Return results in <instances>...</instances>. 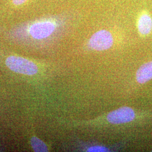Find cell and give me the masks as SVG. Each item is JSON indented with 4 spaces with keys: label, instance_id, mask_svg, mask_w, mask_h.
I'll return each instance as SVG.
<instances>
[{
    "label": "cell",
    "instance_id": "obj_1",
    "mask_svg": "<svg viewBox=\"0 0 152 152\" xmlns=\"http://www.w3.org/2000/svg\"><path fill=\"white\" fill-rule=\"evenodd\" d=\"M61 24L59 17H42L19 25L12 33L16 38L41 41L51 36Z\"/></svg>",
    "mask_w": 152,
    "mask_h": 152
},
{
    "label": "cell",
    "instance_id": "obj_2",
    "mask_svg": "<svg viewBox=\"0 0 152 152\" xmlns=\"http://www.w3.org/2000/svg\"><path fill=\"white\" fill-rule=\"evenodd\" d=\"M149 116L148 113H137L130 107H124L109 113L107 116L108 122L112 124H122L129 123L137 118H146Z\"/></svg>",
    "mask_w": 152,
    "mask_h": 152
},
{
    "label": "cell",
    "instance_id": "obj_3",
    "mask_svg": "<svg viewBox=\"0 0 152 152\" xmlns=\"http://www.w3.org/2000/svg\"><path fill=\"white\" fill-rule=\"evenodd\" d=\"M5 63L11 71L23 75L32 76L36 75L38 72L36 64L22 57L10 56L6 59Z\"/></svg>",
    "mask_w": 152,
    "mask_h": 152
},
{
    "label": "cell",
    "instance_id": "obj_4",
    "mask_svg": "<svg viewBox=\"0 0 152 152\" xmlns=\"http://www.w3.org/2000/svg\"><path fill=\"white\" fill-rule=\"evenodd\" d=\"M113 44V37L107 30H100L92 34L88 41L90 48L95 51H104L110 49Z\"/></svg>",
    "mask_w": 152,
    "mask_h": 152
},
{
    "label": "cell",
    "instance_id": "obj_5",
    "mask_svg": "<svg viewBox=\"0 0 152 152\" xmlns=\"http://www.w3.org/2000/svg\"><path fill=\"white\" fill-rule=\"evenodd\" d=\"M137 28L141 37H146L152 32V17L147 11L139 14L137 20Z\"/></svg>",
    "mask_w": 152,
    "mask_h": 152
},
{
    "label": "cell",
    "instance_id": "obj_6",
    "mask_svg": "<svg viewBox=\"0 0 152 152\" xmlns=\"http://www.w3.org/2000/svg\"><path fill=\"white\" fill-rule=\"evenodd\" d=\"M152 80V60L141 65L136 71V82L144 84Z\"/></svg>",
    "mask_w": 152,
    "mask_h": 152
},
{
    "label": "cell",
    "instance_id": "obj_7",
    "mask_svg": "<svg viewBox=\"0 0 152 152\" xmlns=\"http://www.w3.org/2000/svg\"><path fill=\"white\" fill-rule=\"evenodd\" d=\"M31 144L34 151L37 152H48V148L44 141L37 137H32L31 140Z\"/></svg>",
    "mask_w": 152,
    "mask_h": 152
},
{
    "label": "cell",
    "instance_id": "obj_8",
    "mask_svg": "<svg viewBox=\"0 0 152 152\" xmlns=\"http://www.w3.org/2000/svg\"><path fill=\"white\" fill-rule=\"evenodd\" d=\"M86 151L90 152H109V149L107 147L103 145H94L92 147H89Z\"/></svg>",
    "mask_w": 152,
    "mask_h": 152
},
{
    "label": "cell",
    "instance_id": "obj_9",
    "mask_svg": "<svg viewBox=\"0 0 152 152\" xmlns=\"http://www.w3.org/2000/svg\"><path fill=\"white\" fill-rule=\"evenodd\" d=\"M28 0H12V3L16 6H21L27 2Z\"/></svg>",
    "mask_w": 152,
    "mask_h": 152
}]
</instances>
